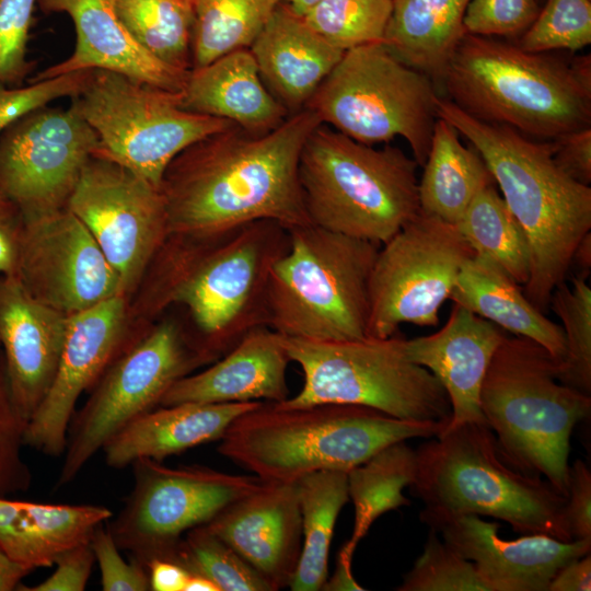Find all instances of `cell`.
Instances as JSON below:
<instances>
[{"mask_svg": "<svg viewBox=\"0 0 591 591\" xmlns=\"http://www.w3.org/2000/svg\"><path fill=\"white\" fill-rule=\"evenodd\" d=\"M267 288L268 326L285 337L367 338L370 277L381 245L314 224L288 229Z\"/></svg>", "mask_w": 591, "mask_h": 591, "instance_id": "cell-9", "label": "cell"}, {"mask_svg": "<svg viewBox=\"0 0 591 591\" xmlns=\"http://www.w3.org/2000/svg\"><path fill=\"white\" fill-rule=\"evenodd\" d=\"M184 591H220V590L218 586L209 578L202 575H198V573H189Z\"/></svg>", "mask_w": 591, "mask_h": 591, "instance_id": "cell-57", "label": "cell"}, {"mask_svg": "<svg viewBox=\"0 0 591 591\" xmlns=\"http://www.w3.org/2000/svg\"><path fill=\"white\" fill-rule=\"evenodd\" d=\"M398 591H493L475 565L430 529L422 554L404 576Z\"/></svg>", "mask_w": 591, "mask_h": 591, "instance_id": "cell-41", "label": "cell"}, {"mask_svg": "<svg viewBox=\"0 0 591 591\" xmlns=\"http://www.w3.org/2000/svg\"><path fill=\"white\" fill-rule=\"evenodd\" d=\"M209 363L171 321L154 327L106 371L85 405L73 414L58 486L73 480L126 425L155 408L166 391L198 366Z\"/></svg>", "mask_w": 591, "mask_h": 591, "instance_id": "cell-13", "label": "cell"}, {"mask_svg": "<svg viewBox=\"0 0 591 591\" xmlns=\"http://www.w3.org/2000/svg\"><path fill=\"white\" fill-rule=\"evenodd\" d=\"M171 560L189 573L209 578L220 591H270L263 578L206 524L184 534Z\"/></svg>", "mask_w": 591, "mask_h": 591, "instance_id": "cell-40", "label": "cell"}, {"mask_svg": "<svg viewBox=\"0 0 591 591\" xmlns=\"http://www.w3.org/2000/svg\"><path fill=\"white\" fill-rule=\"evenodd\" d=\"M30 572L0 551V591L15 590L20 581Z\"/></svg>", "mask_w": 591, "mask_h": 591, "instance_id": "cell-55", "label": "cell"}, {"mask_svg": "<svg viewBox=\"0 0 591 591\" xmlns=\"http://www.w3.org/2000/svg\"><path fill=\"white\" fill-rule=\"evenodd\" d=\"M502 329L531 338L558 361L566 356L563 327L537 310L506 273L473 254L462 265L450 298Z\"/></svg>", "mask_w": 591, "mask_h": 591, "instance_id": "cell-30", "label": "cell"}, {"mask_svg": "<svg viewBox=\"0 0 591 591\" xmlns=\"http://www.w3.org/2000/svg\"><path fill=\"white\" fill-rule=\"evenodd\" d=\"M416 476V452L405 441L390 444L347 472L348 496L355 508L351 537L340 552L352 556L360 540L382 514L410 505L403 489Z\"/></svg>", "mask_w": 591, "mask_h": 591, "instance_id": "cell-34", "label": "cell"}, {"mask_svg": "<svg viewBox=\"0 0 591 591\" xmlns=\"http://www.w3.org/2000/svg\"><path fill=\"white\" fill-rule=\"evenodd\" d=\"M186 1H187V2H188V3L190 4V5H192V3H193V0H186Z\"/></svg>", "mask_w": 591, "mask_h": 591, "instance_id": "cell-59", "label": "cell"}, {"mask_svg": "<svg viewBox=\"0 0 591 591\" xmlns=\"http://www.w3.org/2000/svg\"><path fill=\"white\" fill-rule=\"evenodd\" d=\"M382 245L370 277L367 337L387 338L405 323L436 326L474 254L456 224L420 211Z\"/></svg>", "mask_w": 591, "mask_h": 591, "instance_id": "cell-15", "label": "cell"}, {"mask_svg": "<svg viewBox=\"0 0 591 591\" xmlns=\"http://www.w3.org/2000/svg\"><path fill=\"white\" fill-rule=\"evenodd\" d=\"M26 425L11 398L8 380L0 378V496L31 486L32 474L21 453Z\"/></svg>", "mask_w": 591, "mask_h": 591, "instance_id": "cell-44", "label": "cell"}, {"mask_svg": "<svg viewBox=\"0 0 591 591\" xmlns=\"http://www.w3.org/2000/svg\"><path fill=\"white\" fill-rule=\"evenodd\" d=\"M302 524L299 564L292 591L322 590L328 577V552L337 517L349 500L347 473L317 471L296 482Z\"/></svg>", "mask_w": 591, "mask_h": 591, "instance_id": "cell-33", "label": "cell"}, {"mask_svg": "<svg viewBox=\"0 0 591 591\" xmlns=\"http://www.w3.org/2000/svg\"><path fill=\"white\" fill-rule=\"evenodd\" d=\"M416 452L410 491L425 508L506 521L513 531L572 541L566 497L544 477L514 466L485 422L442 430Z\"/></svg>", "mask_w": 591, "mask_h": 591, "instance_id": "cell-6", "label": "cell"}, {"mask_svg": "<svg viewBox=\"0 0 591 591\" xmlns=\"http://www.w3.org/2000/svg\"><path fill=\"white\" fill-rule=\"evenodd\" d=\"M298 14L303 15L306 11L323 0H281Z\"/></svg>", "mask_w": 591, "mask_h": 591, "instance_id": "cell-58", "label": "cell"}, {"mask_svg": "<svg viewBox=\"0 0 591 591\" xmlns=\"http://www.w3.org/2000/svg\"><path fill=\"white\" fill-rule=\"evenodd\" d=\"M262 401L222 404H177L137 417L103 447L109 467L123 468L138 459H164L202 443L220 440L241 414Z\"/></svg>", "mask_w": 591, "mask_h": 591, "instance_id": "cell-28", "label": "cell"}, {"mask_svg": "<svg viewBox=\"0 0 591 591\" xmlns=\"http://www.w3.org/2000/svg\"><path fill=\"white\" fill-rule=\"evenodd\" d=\"M206 525L263 578L270 591L289 588L302 548L296 483L263 482Z\"/></svg>", "mask_w": 591, "mask_h": 591, "instance_id": "cell-21", "label": "cell"}, {"mask_svg": "<svg viewBox=\"0 0 591 591\" xmlns=\"http://www.w3.org/2000/svg\"><path fill=\"white\" fill-rule=\"evenodd\" d=\"M70 106L94 130L101 157L161 188L171 161L194 142L235 125L185 109L182 93L91 69Z\"/></svg>", "mask_w": 591, "mask_h": 591, "instance_id": "cell-12", "label": "cell"}, {"mask_svg": "<svg viewBox=\"0 0 591 591\" xmlns=\"http://www.w3.org/2000/svg\"><path fill=\"white\" fill-rule=\"evenodd\" d=\"M161 303L187 308L210 362L251 329L268 326L267 288L274 264L290 243L286 227L257 220L206 234H167Z\"/></svg>", "mask_w": 591, "mask_h": 591, "instance_id": "cell-5", "label": "cell"}, {"mask_svg": "<svg viewBox=\"0 0 591 591\" xmlns=\"http://www.w3.org/2000/svg\"><path fill=\"white\" fill-rule=\"evenodd\" d=\"M393 0H323L302 16L328 44L346 51L383 43Z\"/></svg>", "mask_w": 591, "mask_h": 591, "instance_id": "cell-39", "label": "cell"}, {"mask_svg": "<svg viewBox=\"0 0 591 591\" xmlns=\"http://www.w3.org/2000/svg\"><path fill=\"white\" fill-rule=\"evenodd\" d=\"M250 50L273 94L294 113L306 106L345 53L287 3L276 8Z\"/></svg>", "mask_w": 591, "mask_h": 591, "instance_id": "cell-26", "label": "cell"}, {"mask_svg": "<svg viewBox=\"0 0 591 591\" xmlns=\"http://www.w3.org/2000/svg\"><path fill=\"white\" fill-rule=\"evenodd\" d=\"M95 557L90 542L65 552L55 563L56 569L45 580L27 591H83L92 572Z\"/></svg>", "mask_w": 591, "mask_h": 591, "instance_id": "cell-48", "label": "cell"}, {"mask_svg": "<svg viewBox=\"0 0 591 591\" xmlns=\"http://www.w3.org/2000/svg\"><path fill=\"white\" fill-rule=\"evenodd\" d=\"M130 35L165 65L192 69L193 7L186 0H115Z\"/></svg>", "mask_w": 591, "mask_h": 591, "instance_id": "cell-37", "label": "cell"}, {"mask_svg": "<svg viewBox=\"0 0 591 591\" xmlns=\"http://www.w3.org/2000/svg\"><path fill=\"white\" fill-rule=\"evenodd\" d=\"M538 12L535 0H471L463 24L467 34L514 37L530 27Z\"/></svg>", "mask_w": 591, "mask_h": 591, "instance_id": "cell-45", "label": "cell"}, {"mask_svg": "<svg viewBox=\"0 0 591 591\" xmlns=\"http://www.w3.org/2000/svg\"><path fill=\"white\" fill-rule=\"evenodd\" d=\"M424 173L418 182L420 211L456 224L476 195L495 179L479 152L465 147L460 132L438 117Z\"/></svg>", "mask_w": 591, "mask_h": 591, "instance_id": "cell-32", "label": "cell"}, {"mask_svg": "<svg viewBox=\"0 0 591 591\" xmlns=\"http://www.w3.org/2000/svg\"><path fill=\"white\" fill-rule=\"evenodd\" d=\"M104 523L97 525L90 538L104 591L150 590L147 566L138 559L126 561L111 531Z\"/></svg>", "mask_w": 591, "mask_h": 591, "instance_id": "cell-47", "label": "cell"}, {"mask_svg": "<svg viewBox=\"0 0 591 591\" xmlns=\"http://www.w3.org/2000/svg\"><path fill=\"white\" fill-rule=\"evenodd\" d=\"M419 519L471 560L493 591H547L557 571L590 553L591 540L560 541L544 534L517 540L498 535L499 524L473 513L425 508Z\"/></svg>", "mask_w": 591, "mask_h": 591, "instance_id": "cell-20", "label": "cell"}, {"mask_svg": "<svg viewBox=\"0 0 591 591\" xmlns=\"http://www.w3.org/2000/svg\"><path fill=\"white\" fill-rule=\"evenodd\" d=\"M0 341L11 398L28 422L57 372L68 315L35 299L15 275L0 277Z\"/></svg>", "mask_w": 591, "mask_h": 591, "instance_id": "cell-22", "label": "cell"}, {"mask_svg": "<svg viewBox=\"0 0 591 591\" xmlns=\"http://www.w3.org/2000/svg\"><path fill=\"white\" fill-rule=\"evenodd\" d=\"M352 556L343 552L338 553L336 568L331 578L327 577L323 584V591H362V588L354 578L351 571Z\"/></svg>", "mask_w": 591, "mask_h": 591, "instance_id": "cell-54", "label": "cell"}, {"mask_svg": "<svg viewBox=\"0 0 591 591\" xmlns=\"http://www.w3.org/2000/svg\"><path fill=\"white\" fill-rule=\"evenodd\" d=\"M471 0H393L383 44L402 61L440 82L466 34Z\"/></svg>", "mask_w": 591, "mask_h": 591, "instance_id": "cell-31", "label": "cell"}, {"mask_svg": "<svg viewBox=\"0 0 591 591\" xmlns=\"http://www.w3.org/2000/svg\"><path fill=\"white\" fill-rule=\"evenodd\" d=\"M438 117L449 121L482 155L501 197L522 227L531 258L523 293L544 314L565 281L573 253L591 230V188L554 160L553 140H536L479 120L439 96Z\"/></svg>", "mask_w": 591, "mask_h": 591, "instance_id": "cell-2", "label": "cell"}, {"mask_svg": "<svg viewBox=\"0 0 591 591\" xmlns=\"http://www.w3.org/2000/svg\"><path fill=\"white\" fill-rule=\"evenodd\" d=\"M37 0H0V84L19 88L33 69L27 42Z\"/></svg>", "mask_w": 591, "mask_h": 591, "instance_id": "cell-43", "label": "cell"}, {"mask_svg": "<svg viewBox=\"0 0 591 591\" xmlns=\"http://www.w3.org/2000/svg\"><path fill=\"white\" fill-rule=\"evenodd\" d=\"M291 361L303 372V385L286 407L323 403L372 407L407 420L440 421L451 418L449 397L426 368L412 362L405 338L312 340L282 336Z\"/></svg>", "mask_w": 591, "mask_h": 591, "instance_id": "cell-10", "label": "cell"}, {"mask_svg": "<svg viewBox=\"0 0 591 591\" xmlns=\"http://www.w3.org/2000/svg\"><path fill=\"white\" fill-rule=\"evenodd\" d=\"M22 217L13 275L35 299L71 315L124 294L96 241L67 207Z\"/></svg>", "mask_w": 591, "mask_h": 591, "instance_id": "cell-18", "label": "cell"}, {"mask_svg": "<svg viewBox=\"0 0 591 591\" xmlns=\"http://www.w3.org/2000/svg\"><path fill=\"white\" fill-rule=\"evenodd\" d=\"M150 590L152 591H184L189 572L178 563L153 558L147 564Z\"/></svg>", "mask_w": 591, "mask_h": 591, "instance_id": "cell-52", "label": "cell"}, {"mask_svg": "<svg viewBox=\"0 0 591 591\" xmlns=\"http://www.w3.org/2000/svg\"><path fill=\"white\" fill-rule=\"evenodd\" d=\"M290 362L282 335L266 325L255 327L211 367L177 380L163 395L160 406L282 402L289 395Z\"/></svg>", "mask_w": 591, "mask_h": 591, "instance_id": "cell-25", "label": "cell"}, {"mask_svg": "<svg viewBox=\"0 0 591 591\" xmlns=\"http://www.w3.org/2000/svg\"><path fill=\"white\" fill-rule=\"evenodd\" d=\"M91 69L69 72L19 88L0 84V132L25 113L60 97H72L83 86Z\"/></svg>", "mask_w": 591, "mask_h": 591, "instance_id": "cell-46", "label": "cell"}, {"mask_svg": "<svg viewBox=\"0 0 591 591\" xmlns=\"http://www.w3.org/2000/svg\"><path fill=\"white\" fill-rule=\"evenodd\" d=\"M131 465L132 490L107 528L119 549L144 565L153 558L172 559L186 532L263 483L256 476L201 465L170 467L147 457Z\"/></svg>", "mask_w": 591, "mask_h": 591, "instance_id": "cell-14", "label": "cell"}, {"mask_svg": "<svg viewBox=\"0 0 591 591\" xmlns=\"http://www.w3.org/2000/svg\"><path fill=\"white\" fill-rule=\"evenodd\" d=\"M67 208L88 228L124 291L141 277L169 234L161 188L101 157L83 167Z\"/></svg>", "mask_w": 591, "mask_h": 591, "instance_id": "cell-16", "label": "cell"}, {"mask_svg": "<svg viewBox=\"0 0 591 591\" xmlns=\"http://www.w3.org/2000/svg\"><path fill=\"white\" fill-rule=\"evenodd\" d=\"M505 337L496 324L454 303L448 322L437 333L405 338L408 359L430 371L449 397L451 418L444 429L466 422L486 424L479 405L480 389Z\"/></svg>", "mask_w": 591, "mask_h": 591, "instance_id": "cell-24", "label": "cell"}, {"mask_svg": "<svg viewBox=\"0 0 591 591\" xmlns=\"http://www.w3.org/2000/svg\"><path fill=\"white\" fill-rule=\"evenodd\" d=\"M554 160L571 178L591 183V127L565 134L553 140Z\"/></svg>", "mask_w": 591, "mask_h": 591, "instance_id": "cell-50", "label": "cell"}, {"mask_svg": "<svg viewBox=\"0 0 591 591\" xmlns=\"http://www.w3.org/2000/svg\"><path fill=\"white\" fill-rule=\"evenodd\" d=\"M320 124L304 107L266 134L233 125L184 149L161 183L169 234H206L257 220L287 229L311 224L299 159Z\"/></svg>", "mask_w": 591, "mask_h": 591, "instance_id": "cell-1", "label": "cell"}, {"mask_svg": "<svg viewBox=\"0 0 591 591\" xmlns=\"http://www.w3.org/2000/svg\"><path fill=\"white\" fill-rule=\"evenodd\" d=\"M181 93L185 109L228 119L254 135L275 129L288 117V109L264 84L250 48L192 69Z\"/></svg>", "mask_w": 591, "mask_h": 591, "instance_id": "cell-27", "label": "cell"}, {"mask_svg": "<svg viewBox=\"0 0 591 591\" xmlns=\"http://www.w3.org/2000/svg\"><path fill=\"white\" fill-rule=\"evenodd\" d=\"M280 2L193 0L192 69L233 50L250 48Z\"/></svg>", "mask_w": 591, "mask_h": 591, "instance_id": "cell-36", "label": "cell"}, {"mask_svg": "<svg viewBox=\"0 0 591 591\" xmlns=\"http://www.w3.org/2000/svg\"><path fill=\"white\" fill-rule=\"evenodd\" d=\"M22 220L20 208L0 187V277L14 274Z\"/></svg>", "mask_w": 591, "mask_h": 591, "instance_id": "cell-51", "label": "cell"}, {"mask_svg": "<svg viewBox=\"0 0 591 591\" xmlns=\"http://www.w3.org/2000/svg\"><path fill=\"white\" fill-rule=\"evenodd\" d=\"M97 152V136L74 108H34L0 132V187L23 216L65 208Z\"/></svg>", "mask_w": 591, "mask_h": 591, "instance_id": "cell-17", "label": "cell"}, {"mask_svg": "<svg viewBox=\"0 0 591 591\" xmlns=\"http://www.w3.org/2000/svg\"><path fill=\"white\" fill-rule=\"evenodd\" d=\"M417 167L397 147L375 149L320 124L299 159L309 219L382 245L420 212Z\"/></svg>", "mask_w": 591, "mask_h": 591, "instance_id": "cell-8", "label": "cell"}, {"mask_svg": "<svg viewBox=\"0 0 591 591\" xmlns=\"http://www.w3.org/2000/svg\"><path fill=\"white\" fill-rule=\"evenodd\" d=\"M576 264L581 270V276L588 277L591 269V232L587 233L578 244L571 265Z\"/></svg>", "mask_w": 591, "mask_h": 591, "instance_id": "cell-56", "label": "cell"}, {"mask_svg": "<svg viewBox=\"0 0 591 591\" xmlns=\"http://www.w3.org/2000/svg\"><path fill=\"white\" fill-rule=\"evenodd\" d=\"M590 43V0H546L517 45L532 53H551L577 51Z\"/></svg>", "mask_w": 591, "mask_h": 591, "instance_id": "cell-42", "label": "cell"}, {"mask_svg": "<svg viewBox=\"0 0 591 591\" xmlns=\"http://www.w3.org/2000/svg\"><path fill=\"white\" fill-rule=\"evenodd\" d=\"M549 309L560 318L566 356L558 362V380L586 394L591 392V288L577 275L571 287L565 281L553 291Z\"/></svg>", "mask_w": 591, "mask_h": 591, "instance_id": "cell-38", "label": "cell"}, {"mask_svg": "<svg viewBox=\"0 0 591 591\" xmlns=\"http://www.w3.org/2000/svg\"><path fill=\"white\" fill-rule=\"evenodd\" d=\"M445 427L356 404L260 402L230 424L218 452L264 483L291 484L317 471L347 473L390 444L437 437Z\"/></svg>", "mask_w": 591, "mask_h": 591, "instance_id": "cell-3", "label": "cell"}, {"mask_svg": "<svg viewBox=\"0 0 591 591\" xmlns=\"http://www.w3.org/2000/svg\"><path fill=\"white\" fill-rule=\"evenodd\" d=\"M565 515L573 540H591V472L582 460L569 466Z\"/></svg>", "mask_w": 591, "mask_h": 591, "instance_id": "cell-49", "label": "cell"}, {"mask_svg": "<svg viewBox=\"0 0 591 591\" xmlns=\"http://www.w3.org/2000/svg\"><path fill=\"white\" fill-rule=\"evenodd\" d=\"M439 95L434 81L397 58L383 43L348 49L306 106L322 124L374 144L404 138L422 166Z\"/></svg>", "mask_w": 591, "mask_h": 591, "instance_id": "cell-11", "label": "cell"}, {"mask_svg": "<svg viewBox=\"0 0 591 591\" xmlns=\"http://www.w3.org/2000/svg\"><path fill=\"white\" fill-rule=\"evenodd\" d=\"M590 553L576 558L561 567L551 580L547 591H590Z\"/></svg>", "mask_w": 591, "mask_h": 591, "instance_id": "cell-53", "label": "cell"}, {"mask_svg": "<svg viewBox=\"0 0 591 591\" xmlns=\"http://www.w3.org/2000/svg\"><path fill=\"white\" fill-rule=\"evenodd\" d=\"M124 294L68 315L66 338L54 381L28 420L24 444L58 457L65 452L76 404L118 358L125 318Z\"/></svg>", "mask_w": 591, "mask_h": 591, "instance_id": "cell-19", "label": "cell"}, {"mask_svg": "<svg viewBox=\"0 0 591 591\" xmlns=\"http://www.w3.org/2000/svg\"><path fill=\"white\" fill-rule=\"evenodd\" d=\"M45 13H66L76 30L69 58L50 66L30 83L84 69H103L169 91L184 89L189 71L165 65L147 51L119 20L115 0H37Z\"/></svg>", "mask_w": 591, "mask_h": 591, "instance_id": "cell-23", "label": "cell"}, {"mask_svg": "<svg viewBox=\"0 0 591 591\" xmlns=\"http://www.w3.org/2000/svg\"><path fill=\"white\" fill-rule=\"evenodd\" d=\"M440 83L471 116L536 140L591 127L590 54L565 60L466 33Z\"/></svg>", "mask_w": 591, "mask_h": 591, "instance_id": "cell-4", "label": "cell"}, {"mask_svg": "<svg viewBox=\"0 0 591 591\" xmlns=\"http://www.w3.org/2000/svg\"><path fill=\"white\" fill-rule=\"evenodd\" d=\"M456 227L475 255L493 262L518 285L528 282L531 271L528 240L496 183L476 195Z\"/></svg>", "mask_w": 591, "mask_h": 591, "instance_id": "cell-35", "label": "cell"}, {"mask_svg": "<svg viewBox=\"0 0 591 591\" xmlns=\"http://www.w3.org/2000/svg\"><path fill=\"white\" fill-rule=\"evenodd\" d=\"M558 362L535 340L506 336L487 368L479 405L505 456L567 498L570 437L590 416L591 396L558 380Z\"/></svg>", "mask_w": 591, "mask_h": 591, "instance_id": "cell-7", "label": "cell"}, {"mask_svg": "<svg viewBox=\"0 0 591 591\" xmlns=\"http://www.w3.org/2000/svg\"><path fill=\"white\" fill-rule=\"evenodd\" d=\"M104 506L10 500L0 496V551L30 571L51 567L68 549L90 542L109 518Z\"/></svg>", "mask_w": 591, "mask_h": 591, "instance_id": "cell-29", "label": "cell"}]
</instances>
